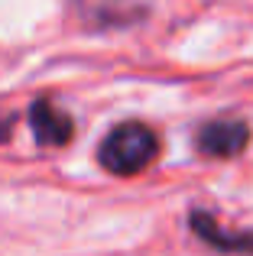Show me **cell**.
Here are the masks:
<instances>
[{
  "label": "cell",
  "mask_w": 253,
  "mask_h": 256,
  "mask_svg": "<svg viewBox=\"0 0 253 256\" xmlns=\"http://www.w3.org/2000/svg\"><path fill=\"white\" fill-rule=\"evenodd\" d=\"M101 166L114 175H136L159 156V140L146 124H120L101 143Z\"/></svg>",
  "instance_id": "obj_1"
},
{
  "label": "cell",
  "mask_w": 253,
  "mask_h": 256,
  "mask_svg": "<svg viewBox=\"0 0 253 256\" xmlns=\"http://www.w3.org/2000/svg\"><path fill=\"white\" fill-rule=\"evenodd\" d=\"M32 126H36V133H39L42 143H62V140H68V133H72V124L58 110H52L49 104H39L36 110H32Z\"/></svg>",
  "instance_id": "obj_3"
},
{
  "label": "cell",
  "mask_w": 253,
  "mask_h": 256,
  "mask_svg": "<svg viewBox=\"0 0 253 256\" xmlns=\"http://www.w3.org/2000/svg\"><path fill=\"white\" fill-rule=\"evenodd\" d=\"M195 230L202 234L208 244L224 246V250H253V237H234V234H224L214 227V220L204 218V214H195Z\"/></svg>",
  "instance_id": "obj_4"
},
{
  "label": "cell",
  "mask_w": 253,
  "mask_h": 256,
  "mask_svg": "<svg viewBox=\"0 0 253 256\" xmlns=\"http://www.w3.org/2000/svg\"><path fill=\"white\" fill-rule=\"evenodd\" d=\"M247 136H250L247 124H240V120H214L198 133V150L204 156L228 159V156H237L247 146Z\"/></svg>",
  "instance_id": "obj_2"
}]
</instances>
